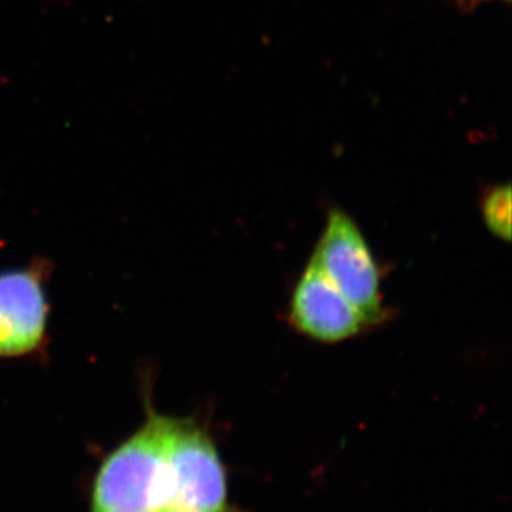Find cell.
Returning <instances> with one entry per match:
<instances>
[{
    "instance_id": "1",
    "label": "cell",
    "mask_w": 512,
    "mask_h": 512,
    "mask_svg": "<svg viewBox=\"0 0 512 512\" xmlns=\"http://www.w3.org/2000/svg\"><path fill=\"white\" fill-rule=\"evenodd\" d=\"M89 512H238L217 446L194 419L157 413L104 457Z\"/></svg>"
},
{
    "instance_id": "4",
    "label": "cell",
    "mask_w": 512,
    "mask_h": 512,
    "mask_svg": "<svg viewBox=\"0 0 512 512\" xmlns=\"http://www.w3.org/2000/svg\"><path fill=\"white\" fill-rule=\"evenodd\" d=\"M47 301L35 269L0 274V356H25L45 342Z\"/></svg>"
},
{
    "instance_id": "2",
    "label": "cell",
    "mask_w": 512,
    "mask_h": 512,
    "mask_svg": "<svg viewBox=\"0 0 512 512\" xmlns=\"http://www.w3.org/2000/svg\"><path fill=\"white\" fill-rule=\"evenodd\" d=\"M311 261L359 311L367 325L382 318V295L375 258L355 221L333 210Z\"/></svg>"
},
{
    "instance_id": "6",
    "label": "cell",
    "mask_w": 512,
    "mask_h": 512,
    "mask_svg": "<svg viewBox=\"0 0 512 512\" xmlns=\"http://www.w3.org/2000/svg\"><path fill=\"white\" fill-rule=\"evenodd\" d=\"M454 2H456L460 8L471 9L478 5V3L484 2V0H454ZM505 2H508V0H505Z\"/></svg>"
},
{
    "instance_id": "5",
    "label": "cell",
    "mask_w": 512,
    "mask_h": 512,
    "mask_svg": "<svg viewBox=\"0 0 512 512\" xmlns=\"http://www.w3.org/2000/svg\"><path fill=\"white\" fill-rule=\"evenodd\" d=\"M481 211L488 229L504 241L511 239V188L498 185L484 195Z\"/></svg>"
},
{
    "instance_id": "3",
    "label": "cell",
    "mask_w": 512,
    "mask_h": 512,
    "mask_svg": "<svg viewBox=\"0 0 512 512\" xmlns=\"http://www.w3.org/2000/svg\"><path fill=\"white\" fill-rule=\"evenodd\" d=\"M289 316L299 332L326 343L353 338L367 325L355 306L312 261L293 292Z\"/></svg>"
}]
</instances>
